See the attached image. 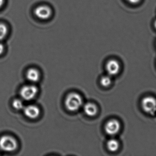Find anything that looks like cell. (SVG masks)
<instances>
[{
    "instance_id": "1",
    "label": "cell",
    "mask_w": 156,
    "mask_h": 156,
    "mask_svg": "<svg viewBox=\"0 0 156 156\" xmlns=\"http://www.w3.org/2000/svg\"><path fill=\"white\" fill-rule=\"evenodd\" d=\"M83 104L82 98L77 93H70L65 99V106L67 110L70 112L77 111L82 106Z\"/></svg>"
},
{
    "instance_id": "2",
    "label": "cell",
    "mask_w": 156,
    "mask_h": 156,
    "mask_svg": "<svg viewBox=\"0 0 156 156\" xmlns=\"http://www.w3.org/2000/svg\"><path fill=\"white\" fill-rule=\"evenodd\" d=\"M18 147L17 141L12 136L4 135L0 138V149L5 152H12Z\"/></svg>"
},
{
    "instance_id": "3",
    "label": "cell",
    "mask_w": 156,
    "mask_h": 156,
    "mask_svg": "<svg viewBox=\"0 0 156 156\" xmlns=\"http://www.w3.org/2000/svg\"><path fill=\"white\" fill-rule=\"evenodd\" d=\"M141 105L145 112L151 115L156 114V99L152 96H147L142 100Z\"/></svg>"
},
{
    "instance_id": "4",
    "label": "cell",
    "mask_w": 156,
    "mask_h": 156,
    "mask_svg": "<svg viewBox=\"0 0 156 156\" xmlns=\"http://www.w3.org/2000/svg\"><path fill=\"white\" fill-rule=\"evenodd\" d=\"M34 14L38 19L47 20L53 15L52 8L47 5H41L37 6L34 10Z\"/></svg>"
},
{
    "instance_id": "5",
    "label": "cell",
    "mask_w": 156,
    "mask_h": 156,
    "mask_svg": "<svg viewBox=\"0 0 156 156\" xmlns=\"http://www.w3.org/2000/svg\"><path fill=\"white\" fill-rule=\"evenodd\" d=\"M38 88L34 85H27L23 86L20 91L22 99L27 101L33 100L38 93Z\"/></svg>"
},
{
    "instance_id": "6",
    "label": "cell",
    "mask_w": 156,
    "mask_h": 156,
    "mask_svg": "<svg viewBox=\"0 0 156 156\" xmlns=\"http://www.w3.org/2000/svg\"><path fill=\"white\" fill-rule=\"evenodd\" d=\"M120 122L116 119L109 120L105 125L104 129L107 135L114 136L118 133L121 129Z\"/></svg>"
},
{
    "instance_id": "7",
    "label": "cell",
    "mask_w": 156,
    "mask_h": 156,
    "mask_svg": "<svg viewBox=\"0 0 156 156\" xmlns=\"http://www.w3.org/2000/svg\"><path fill=\"white\" fill-rule=\"evenodd\" d=\"M105 68L108 75L112 77L118 74L121 69V66L117 60L111 59L106 63Z\"/></svg>"
},
{
    "instance_id": "8",
    "label": "cell",
    "mask_w": 156,
    "mask_h": 156,
    "mask_svg": "<svg viewBox=\"0 0 156 156\" xmlns=\"http://www.w3.org/2000/svg\"><path fill=\"white\" fill-rule=\"evenodd\" d=\"M24 114L27 118L35 119L39 117L40 110L39 107L34 104L27 105L23 108Z\"/></svg>"
},
{
    "instance_id": "9",
    "label": "cell",
    "mask_w": 156,
    "mask_h": 156,
    "mask_svg": "<svg viewBox=\"0 0 156 156\" xmlns=\"http://www.w3.org/2000/svg\"><path fill=\"white\" fill-rule=\"evenodd\" d=\"M26 78L32 83H36L40 80V72L35 68H30L27 71Z\"/></svg>"
},
{
    "instance_id": "10",
    "label": "cell",
    "mask_w": 156,
    "mask_h": 156,
    "mask_svg": "<svg viewBox=\"0 0 156 156\" xmlns=\"http://www.w3.org/2000/svg\"><path fill=\"white\" fill-rule=\"evenodd\" d=\"M83 111L85 114L90 117H93L98 113V108L96 104L88 102L83 105Z\"/></svg>"
},
{
    "instance_id": "11",
    "label": "cell",
    "mask_w": 156,
    "mask_h": 156,
    "mask_svg": "<svg viewBox=\"0 0 156 156\" xmlns=\"http://www.w3.org/2000/svg\"><path fill=\"white\" fill-rule=\"evenodd\" d=\"M106 146L110 152H115L119 149L120 144L116 139L112 138L107 141Z\"/></svg>"
},
{
    "instance_id": "12",
    "label": "cell",
    "mask_w": 156,
    "mask_h": 156,
    "mask_svg": "<svg viewBox=\"0 0 156 156\" xmlns=\"http://www.w3.org/2000/svg\"><path fill=\"white\" fill-rule=\"evenodd\" d=\"M8 34L7 26L3 23H0V42L4 40Z\"/></svg>"
},
{
    "instance_id": "13",
    "label": "cell",
    "mask_w": 156,
    "mask_h": 156,
    "mask_svg": "<svg viewBox=\"0 0 156 156\" xmlns=\"http://www.w3.org/2000/svg\"><path fill=\"white\" fill-rule=\"evenodd\" d=\"M100 82L103 87L105 88L109 87L112 84V77L109 75L103 76L100 80Z\"/></svg>"
},
{
    "instance_id": "14",
    "label": "cell",
    "mask_w": 156,
    "mask_h": 156,
    "mask_svg": "<svg viewBox=\"0 0 156 156\" xmlns=\"http://www.w3.org/2000/svg\"><path fill=\"white\" fill-rule=\"evenodd\" d=\"M12 106L16 110H22L24 108L23 103L21 100L16 99L15 100L12 102Z\"/></svg>"
},
{
    "instance_id": "15",
    "label": "cell",
    "mask_w": 156,
    "mask_h": 156,
    "mask_svg": "<svg viewBox=\"0 0 156 156\" xmlns=\"http://www.w3.org/2000/svg\"><path fill=\"white\" fill-rule=\"evenodd\" d=\"M5 50V46L2 43V42H0V56L2 55L3 53L4 52Z\"/></svg>"
},
{
    "instance_id": "16",
    "label": "cell",
    "mask_w": 156,
    "mask_h": 156,
    "mask_svg": "<svg viewBox=\"0 0 156 156\" xmlns=\"http://www.w3.org/2000/svg\"><path fill=\"white\" fill-rule=\"evenodd\" d=\"M126 1L130 3L136 4L138 3L141 1V0H126Z\"/></svg>"
},
{
    "instance_id": "17",
    "label": "cell",
    "mask_w": 156,
    "mask_h": 156,
    "mask_svg": "<svg viewBox=\"0 0 156 156\" xmlns=\"http://www.w3.org/2000/svg\"><path fill=\"white\" fill-rule=\"evenodd\" d=\"M5 3V0H0V9L3 6Z\"/></svg>"
},
{
    "instance_id": "18",
    "label": "cell",
    "mask_w": 156,
    "mask_h": 156,
    "mask_svg": "<svg viewBox=\"0 0 156 156\" xmlns=\"http://www.w3.org/2000/svg\"><path fill=\"white\" fill-rule=\"evenodd\" d=\"M154 25L156 29V20L155 21L154 24Z\"/></svg>"
}]
</instances>
